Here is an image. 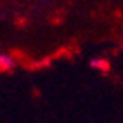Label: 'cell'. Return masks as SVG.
I'll list each match as a JSON object with an SVG mask.
<instances>
[{
    "label": "cell",
    "mask_w": 123,
    "mask_h": 123,
    "mask_svg": "<svg viewBox=\"0 0 123 123\" xmlns=\"http://www.w3.org/2000/svg\"><path fill=\"white\" fill-rule=\"evenodd\" d=\"M91 67L99 72H106L110 68V63L106 62V58H94V60H91Z\"/></svg>",
    "instance_id": "2"
},
{
    "label": "cell",
    "mask_w": 123,
    "mask_h": 123,
    "mask_svg": "<svg viewBox=\"0 0 123 123\" xmlns=\"http://www.w3.org/2000/svg\"><path fill=\"white\" fill-rule=\"evenodd\" d=\"M12 67H14V58L10 55H7V53H2L0 55V68H2L4 72H7Z\"/></svg>",
    "instance_id": "1"
}]
</instances>
